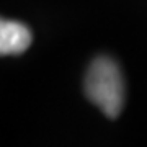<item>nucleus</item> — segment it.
Here are the masks:
<instances>
[{"instance_id": "1", "label": "nucleus", "mask_w": 147, "mask_h": 147, "mask_svg": "<svg viewBox=\"0 0 147 147\" xmlns=\"http://www.w3.org/2000/svg\"><path fill=\"white\" fill-rule=\"evenodd\" d=\"M85 95L101 110L106 118L115 119L124 106V77L115 59L98 56L88 65L85 75Z\"/></svg>"}, {"instance_id": "2", "label": "nucleus", "mask_w": 147, "mask_h": 147, "mask_svg": "<svg viewBox=\"0 0 147 147\" xmlns=\"http://www.w3.org/2000/svg\"><path fill=\"white\" fill-rule=\"evenodd\" d=\"M31 30L21 21L0 18V56H16L31 46Z\"/></svg>"}]
</instances>
